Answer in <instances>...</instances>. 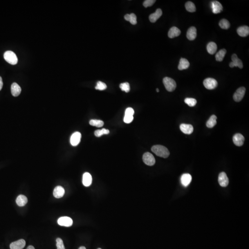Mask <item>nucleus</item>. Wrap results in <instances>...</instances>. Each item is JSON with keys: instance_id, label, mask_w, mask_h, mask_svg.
<instances>
[{"instance_id": "f257e3e1", "label": "nucleus", "mask_w": 249, "mask_h": 249, "mask_svg": "<svg viewBox=\"0 0 249 249\" xmlns=\"http://www.w3.org/2000/svg\"><path fill=\"white\" fill-rule=\"evenodd\" d=\"M151 150L156 156L163 158H167L170 155L168 149L165 146L161 145H154L152 147Z\"/></svg>"}, {"instance_id": "f03ea898", "label": "nucleus", "mask_w": 249, "mask_h": 249, "mask_svg": "<svg viewBox=\"0 0 249 249\" xmlns=\"http://www.w3.org/2000/svg\"><path fill=\"white\" fill-rule=\"evenodd\" d=\"M4 58L5 61L11 65H16L18 62V58L16 54L12 51H7L4 54Z\"/></svg>"}, {"instance_id": "7ed1b4c3", "label": "nucleus", "mask_w": 249, "mask_h": 249, "mask_svg": "<svg viewBox=\"0 0 249 249\" xmlns=\"http://www.w3.org/2000/svg\"><path fill=\"white\" fill-rule=\"evenodd\" d=\"M163 83L165 88L169 92L174 91L176 88V83L173 79L170 77H165L163 80Z\"/></svg>"}, {"instance_id": "20e7f679", "label": "nucleus", "mask_w": 249, "mask_h": 249, "mask_svg": "<svg viewBox=\"0 0 249 249\" xmlns=\"http://www.w3.org/2000/svg\"><path fill=\"white\" fill-rule=\"evenodd\" d=\"M142 160L148 166H153L156 163V160L152 154L149 152L145 153L142 156Z\"/></svg>"}, {"instance_id": "39448f33", "label": "nucleus", "mask_w": 249, "mask_h": 249, "mask_svg": "<svg viewBox=\"0 0 249 249\" xmlns=\"http://www.w3.org/2000/svg\"><path fill=\"white\" fill-rule=\"evenodd\" d=\"M204 87L208 90H213L217 86L218 82L215 79L213 78H207L203 81Z\"/></svg>"}, {"instance_id": "423d86ee", "label": "nucleus", "mask_w": 249, "mask_h": 249, "mask_svg": "<svg viewBox=\"0 0 249 249\" xmlns=\"http://www.w3.org/2000/svg\"><path fill=\"white\" fill-rule=\"evenodd\" d=\"M246 91V88L243 87H241L237 89L233 95V98L234 100L236 102H239L242 100L245 95Z\"/></svg>"}, {"instance_id": "0eeeda50", "label": "nucleus", "mask_w": 249, "mask_h": 249, "mask_svg": "<svg viewBox=\"0 0 249 249\" xmlns=\"http://www.w3.org/2000/svg\"><path fill=\"white\" fill-rule=\"evenodd\" d=\"M231 59L232 62H230L229 64V66L230 67L233 68L234 66H238L239 68H242L243 67L242 62L241 59L238 58L237 55L235 54H233L232 56Z\"/></svg>"}, {"instance_id": "6e6552de", "label": "nucleus", "mask_w": 249, "mask_h": 249, "mask_svg": "<svg viewBox=\"0 0 249 249\" xmlns=\"http://www.w3.org/2000/svg\"><path fill=\"white\" fill-rule=\"evenodd\" d=\"M58 223L59 225L64 227H71L73 224V221L71 218L67 216L61 217L58 220Z\"/></svg>"}, {"instance_id": "1a4fd4ad", "label": "nucleus", "mask_w": 249, "mask_h": 249, "mask_svg": "<svg viewBox=\"0 0 249 249\" xmlns=\"http://www.w3.org/2000/svg\"><path fill=\"white\" fill-rule=\"evenodd\" d=\"M218 182L220 185L223 187H226L229 184V180L225 172H221L219 174Z\"/></svg>"}, {"instance_id": "9d476101", "label": "nucleus", "mask_w": 249, "mask_h": 249, "mask_svg": "<svg viewBox=\"0 0 249 249\" xmlns=\"http://www.w3.org/2000/svg\"><path fill=\"white\" fill-rule=\"evenodd\" d=\"M81 134L80 132L76 131L72 134L70 138V143L73 146L79 145L81 140Z\"/></svg>"}, {"instance_id": "9b49d317", "label": "nucleus", "mask_w": 249, "mask_h": 249, "mask_svg": "<svg viewBox=\"0 0 249 249\" xmlns=\"http://www.w3.org/2000/svg\"><path fill=\"white\" fill-rule=\"evenodd\" d=\"M233 142L237 146H241L243 145L245 141V138L240 133H236L232 138Z\"/></svg>"}, {"instance_id": "f8f14e48", "label": "nucleus", "mask_w": 249, "mask_h": 249, "mask_svg": "<svg viewBox=\"0 0 249 249\" xmlns=\"http://www.w3.org/2000/svg\"><path fill=\"white\" fill-rule=\"evenodd\" d=\"M26 241L23 239L12 243L10 245V249H23L26 246Z\"/></svg>"}, {"instance_id": "ddd939ff", "label": "nucleus", "mask_w": 249, "mask_h": 249, "mask_svg": "<svg viewBox=\"0 0 249 249\" xmlns=\"http://www.w3.org/2000/svg\"><path fill=\"white\" fill-rule=\"evenodd\" d=\"M211 8L214 14H219L223 10L222 5L219 1H214L211 2Z\"/></svg>"}, {"instance_id": "4468645a", "label": "nucleus", "mask_w": 249, "mask_h": 249, "mask_svg": "<svg viewBox=\"0 0 249 249\" xmlns=\"http://www.w3.org/2000/svg\"><path fill=\"white\" fill-rule=\"evenodd\" d=\"M192 180V177L189 174H184L181 178V184L185 187H187L189 185Z\"/></svg>"}, {"instance_id": "2eb2a0df", "label": "nucleus", "mask_w": 249, "mask_h": 249, "mask_svg": "<svg viewBox=\"0 0 249 249\" xmlns=\"http://www.w3.org/2000/svg\"><path fill=\"white\" fill-rule=\"evenodd\" d=\"M180 129L185 134H191L193 133V127L192 124H182L180 125Z\"/></svg>"}, {"instance_id": "dca6fc26", "label": "nucleus", "mask_w": 249, "mask_h": 249, "mask_svg": "<svg viewBox=\"0 0 249 249\" xmlns=\"http://www.w3.org/2000/svg\"><path fill=\"white\" fill-rule=\"evenodd\" d=\"M163 15L162 10L158 8L156 9V11L153 14H151L149 16V19L152 23H155Z\"/></svg>"}, {"instance_id": "f3484780", "label": "nucleus", "mask_w": 249, "mask_h": 249, "mask_svg": "<svg viewBox=\"0 0 249 249\" xmlns=\"http://www.w3.org/2000/svg\"><path fill=\"white\" fill-rule=\"evenodd\" d=\"M92 176L91 175L90 173H84L83 176V185L86 187H88L91 185L92 183Z\"/></svg>"}, {"instance_id": "a211bd4d", "label": "nucleus", "mask_w": 249, "mask_h": 249, "mask_svg": "<svg viewBox=\"0 0 249 249\" xmlns=\"http://www.w3.org/2000/svg\"><path fill=\"white\" fill-rule=\"evenodd\" d=\"M65 192V190L62 186H57L54 189L53 195L56 199H60L64 196Z\"/></svg>"}, {"instance_id": "6ab92c4d", "label": "nucleus", "mask_w": 249, "mask_h": 249, "mask_svg": "<svg viewBox=\"0 0 249 249\" xmlns=\"http://www.w3.org/2000/svg\"><path fill=\"white\" fill-rule=\"evenodd\" d=\"M187 38L189 40H194L196 37V28L193 26L190 27L188 30L187 34H186Z\"/></svg>"}, {"instance_id": "aec40b11", "label": "nucleus", "mask_w": 249, "mask_h": 249, "mask_svg": "<svg viewBox=\"0 0 249 249\" xmlns=\"http://www.w3.org/2000/svg\"><path fill=\"white\" fill-rule=\"evenodd\" d=\"M237 33L240 37H246L249 35V28L247 26H242L238 28Z\"/></svg>"}, {"instance_id": "412c9836", "label": "nucleus", "mask_w": 249, "mask_h": 249, "mask_svg": "<svg viewBox=\"0 0 249 249\" xmlns=\"http://www.w3.org/2000/svg\"><path fill=\"white\" fill-rule=\"evenodd\" d=\"M181 33V31L177 27H172L170 28L168 33V37L170 38H174L180 36Z\"/></svg>"}, {"instance_id": "4be33fe9", "label": "nucleus", "mask_w": 249, "mask_h": 249, "mask_svg": "<svg viewBox=\"0 0 249 249\" xmlns=\"http://www.w3.org/2000/svg\"><path fill=\"white\" fill-rule=\"evenodd\" d=\"M12 94L14 97H18L21 92V89L19 85L16 83H12L11 85Z\"/></svg>"}, {"instance_id": "5701e85b", "label": "nucleus", "mask_w": 249, "mask_h": 249, "mask_svg": "<svg viewBox=\"0 0 249 249\" xmlns=\"http://www.w3.org/2000/svg\"><path fill=\"white\" fill-rule=\"evenodd\" d=\"M27 198L23 195L19 196L16 200V203L20 207L24 206L27 203Z\"/></svg>"}, {"instance_id": "b1692460", "label": "nucleus", "mask_w": 249, "mask_h": 249, "mask_svg": "<svg viewBox=\"0 0 249 249\" xmlns=\"http://www.w3.org/2000/svg\"><path fill=\"white\" fill-rule=\"evenodd\" d=\"M190 66V63L187 59L185 58H181L178 66V69L180 70H183L187 69Z\"/></svg>"}, {"instance_id": "393cba45", "label": "nucleus", "mask_w": 249, "mask_h": 249, "mask_svg": "<svg viewBox=\"0 0 249 249\" xmlns=\"http://www.w3.org/2000/svg\"><path fill=\"white\" fill-rule=\"evenodd\" d=\"M217 49L216 44L214 42H210L207 46V50L208 53L211 55H213L216 53Z\"/></svg>"}, {"instance_id": "a878e982", "label": "nucleus", "mask_w": 249, "mask_h": 249, "mask_svg": "<svg viewBox=\"0 0 249 249\" xmlns=\"http://www.w3.org/2000/svg\"><path fill=\"white\" fill-rule=\"evenodd\" d=\"M124 19L127 21L130 22L131 24L132 25H136L137 24V16L135 14L131 13V14H127L124 16Z\"/></svg>"}, {"instance_id": "bb28decb", "label": "nucleus", "mask_w": 249, "mask_h": 249, "mask_svg": "<svg viewBox=\"0 0 249 249\" xmlns=\"http://www.w3.org/2000/svg\"><path fill=\"white\" fill-rule=\"evenodd\" d=\"M217 117L215 115H212L206 123V126L208 128H213L216 124Z\"/></svg>"}, {"instance_id": "cd10ccee", "label": "nucleus", "mask_w": 249, "mask_h": 249, "mask_svg": "<svg viewBox=\"0 0 249 249\" xmlns=\"http://www.w3.org/2000/svg\"><path fill=\"white\" fill-rule=\"evenodd\" d=\"M227 53V51L225 49H222L220 50L218 53L216 54V60L218 62H222L225 56V54Z\"/></svg>"}, {"instance_id": "c85d7f7f", "label": "nucleus", "mask_w": 249, "mask_h": 249, "mask_svg": "<svg viewBox=\"0 0 249 249\" xmlns=\"http://www.w3.org/2000/svg\"><path fill=\"white\" fill-rule=\"evenodd\" d=\"M185 8L187 11L189 12H195L196 11L195 5L193 2L191 1H188L185 4Z\"/></svg>"}, {"instance_id": "c756f323", "label": "nucleus", "mask_w": 249, "mask_h": 249, "mask_svg": "<svg viewBox=\"0 0 249 249\" xmlns=\"http://www.w3.org/2000/svg\"><path fill=\"white\" fill-rule=\"evenodd\" d=\"M219 26L223 29H228L230 26V23L226 19H222L219 22Z\"/></svg>"}, {"instance_id": "7c9ffc66", "label": "nucleus", "mask_w": 249, "mask_h": 249, "mask_svg": "<svg viewBox=\"0 0 249 249\" xmlns=\"http://www.w3.org/2000/svg\"><path fill=\"white\" fill-rule=\"evenodd\" d=\"M90 125L92 126H94V127H101L104 125V122L103 121L101 120H90Z\"/></svg>"}, {"instance_id": "2f4dec72", "label": "nucleus", "mask_w": 249, "mask_h": 249, "mask_svg": "<svg viewBox=\"0 0 249 249\" xmlns=\"http://www.w3.org/2000/svg\"><path fill=\"white\" fill-rule=\"evenodd\" d=\"M109 132L110 131L108 129L103 128L101 130H98L95 131V135L96 137H100L104 134H108L109 133Z\"/></svg>"}, {"instance_id": "473e14b6", "label": "nucleus", "mask_w": 249, "mask_h": 249, "mask_svg": "<svg viewBox=\"0 0 249 249\" xmlns=\"http://www.w3.org/2000/svg\"><path fill=\"white\" fill-rule=\"evenodd\" d=\"M184 101L190 107H194L196 105L197 102L196 100L193 98H186Z\"/></svg>"}, {"instance_id": "72a5a7b5", "label": "nucleus", "mask_w": 249, "mask_h": 249, "mask_svg": "<svg viewBox=\"0 0 249 249\" xmlns=\"http://www.w3.org/2000/svg\"><path fill=\"white\" fill-rule=\"evenodd\" d=\"M120 87L122 91H124L127 93L129 92L130 91V84H129V83H127V82L120 84Z\"/></svg>"}, {"instance_id": "f704fd0d", "label": "nucleus", "mask_w": 249, "mask_h": 249, "mask_svg": "<svg viewBox=\"0 0 249 249\" xmlns=\"http://www.w3.org/2000/svg\"><path fill=\"white\" fill-rule=\"evenodd\" d=\"M107 85L101 81H98L97 85L95 87V89L100 91H103L107 89Z\"/></svg>"}, {"instance_id": "c9c22d12", "label": "nucleus", "mask_w": 249, "mask_h": 249, "mask_svg": "<svg viewBox=\"0 0 249 249\" xmlns=\"http://www.w3.org/2000/svg\"><path fill=\"white\" fill-rule=\"evenodd\" d=\"M56 246L57 249H65L63 241L60 238L56 239Z\"/></svg>"}, {"instance_id": "e433bc0d", "label": "nucleus", "mask_w": 249, "mask_h": 249, "mask_svg": "<svg viewBox=\"0 0 249 249\" xmlns=\"http://www.w3.org/2000/svg\"><path fill=\"white\" fill-rule=\"evenodd\" d=\"M156 1L155 0H146L143 3V6L145 8L151 7L155 3Z\"/></svg>"}, {"instance_id": "4c0bfd02", "label": "nucleus", "mask_w": 249, "mask_h": 249, "mask_svg": "<svg viewBox=\"0 0 249 249\" xmlns=\"http://www.w3.org/2000/svg\"><path fill=\"white\" fill-rule=\"evenodd\" d=\"M134 113V111L133 109L131 108H128L126 109L124 116H133Z\"/></svg>"}, {"instance_id": "58836bf2", "label": "nucleus", "mask_w": 249, "mask_h": 249, "mask_svg": "<svg viewBox=\"0 0 249 249\" xmlns=\"http://www.w3.org/2000/svg\"><path fill=\"white\" fill-rule=\"evenodd\" d=\"M133 116H124V121L126 123H130L133 120Z\"/></svg>"}, {"instance_id": "ea45409f", "label": "nucleus", "mask_w": 249, "mask_h": 249, "mask_svg": "<svg viewBox=\"0 0 249 249\" xmlns=\"http://www.w3.org/2000/svg\"><path fill=\"white\" fill-rule=\"evenodd\" d=\"M3 85V84L2 82V79L1 77L0 76V91H1V89H2Z\"/></svg>"}, {"instance_id": "a19ab883", "label": "nucleus", "mask_w": 249, "mask_h": 249, "mask_svg": "<svg viewBox=\"0 0 249 249\" xmlns=\"http://www.w3.org/2000/svg\"><path fill=\"white\" fill-rule=\"evenodd\" d=\"M26 249H35V248L32 246H29L27 247Z\"/></svg>"}, {"instance_id": "79ce46f5", "label": "nucleus", "mask_w": 249, "mask_h": 249, "mask_svg": "<svg viewBox=\"0 0 249 249\" xmlns=\"http://www.w3.org/2000/svg\"><path fill=\"white\" fill-rule=\"evenodd\" d=\"M79 249H86V248H85V247H84V246H81V247H80V248H79Z\"/></svg>"}, {"instance_id": "37998d69", "label": "nucleus", "mask_w": 249, "mask_h": 249, "mask_svg": "<svg viewBox=\"0 0 249 249\" xmlns=\"http://www.w3.org/2000/svg\"><path fill=\"white\" fill-rule=\"evenodd\" d=\"M156 91H157V92H159V90L158 88H157V89H156Z\"/></svg>"}, {"instance_id": "c03bdc74", "label": "nucleus", "mask_w": 249, "mask_h": 249, "mask_svg": "<svg viewBox=\"0 0 249 249\" xmlns=\"http://www.w3.org/2000/svg\"><path fill=\"white\" fill-rule=\"evenodd\" d=\"M98 249H101V248H98Z\"/></svg>"}]
</instances>
